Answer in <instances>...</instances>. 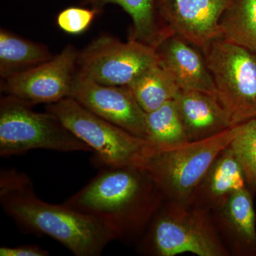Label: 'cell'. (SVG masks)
<instances>
[{
  "mask_svg": "<svg viewBox=\"0 0 256 256\" xmlns=\"http://www.w3.org/2000/svg\"><path fill=\"white\" fill-rule=\"evenodd\" d=\"M166 200L148 173L127 165L101 168L86 186L64 204L101 220L117 240L131 245L140 240Z\"/></svg>",
  "mask_w": 256,
  "mask_h": 256,
  "instance_id": "cell-1",
  "label": "cell"
},
{
  "mask_svg": "<svg viewBox=\"0 0 256 256\" xmlns=\"http://www.w3.org/2000/svg\"><path fill=\"white\" fill-rule=\"evenodd\" d=\"M0 203L5 213L26 233L46 235L76 256H99L117 240L101 220L70 207L52 204L36 196L32 180L14 169L0 173Z\"/></svg>",
  "mask_w": 256,
  "mask_h": 256,
  "instance_id": "cell-2",
  "label": "cell"
},
{
  "mask_svg": "<svg viewBox=\"0 0 256 256\" xmlns=\"http://www.w3.org/2000/svg\"><path fill=\"white\" fill-rule=\"evenodd\" d=\"M136 246L138 254L143 256L190 252L198 256H230L210 210L170 200L156 212Z\"/></svg>",
  "mask_w": 256,
  "mask_h": 256,
  "instance_id": "cell-3",
  "label": "cell"
},
{
  "mask_svg": "<svg viewBox=\"0 0 256 256\" xmlns=\"http://www.w3.org/2000/svg\"><path fill=\"white\" fill-rule=\"evenodd\" d=\"M242 126L237 124L202 140L160 148L148 143L136 166L153 178L166 200L188 203L200 180Z\"/></svg>",
  "mask_w": 256,
  "mask_h": 256,
  "instance_id": "cell-4",
  "label": "cell"
},
{
  "mask_svg": "<svg viewBox=\"0 0 256 256\" xmlns=\"http://www.w3.org/2000/svg\"><path fill=\"white\" fill-rule=\"evenodd\" d=\"M35 149L92 152L54 114L35 112L16 98L3 96L0 100V156L10 158Z\"/></svg>",
  "mask_w": 256,
  "mask_h": 256,
  "instance_id": "cell-5",
  "label": "cell"
},
{
  "mask_svg": "<svg viewBox=\"0 0 256 256\" xmlns=\"http://www.w3.org/2000/svg\"><path fill=\"white\" fill-rule=\"evenodd\" d=\"M68 130L90 146L94 164L101 168L137 165L148 141L92 114L72 98L48 104Z\"/></svg>",
  "mask_w": 256,
  "mask_h": 256,
  "instance_id": "cell-6",
  "label": "cell"
},
{
  "mask_svg": "<svg viewBox=\"0 0 256 256\" xmlns=\"http://www.w3.org/2000/svg\"><path fill=\"white\" fill-rule=\"evenodd\" d=\"M203 54L217 98L234 124L256 118V52L222 37Z\"/></svg>",
  "mask_w": 256,
  "mask_h": 256,
  "instance_id": "cell-7",
  "label": "cell"
},
{
  "mask_svg": "<svg viewBox=\"0 0 256 256\" xmlns=\"http://www.w3.org/2000/svg\"><path fill=\"white\" fill-rule=\"evenodd\" d=\"M159 64L154 47L134 38L124 42L106 34L79 52L77 60L79 72L106 86H128Z\"/></svg>",
  "mask_w": 256,
  "mask_h": 256,
  "instance_id": "cell-8",
  "label": "cell"
},
{
  "mask_svg": "<svg viewBox=\"0 0 256 256\" xmlns=\"http://www.w3.org/2000/svg\"><path fill=\"white\" fill-rule=\"evenodd\" d=\"M78 54L73 45H67L50 60L4 79L2 90L31 106L70 97Z\"/></svg>",
  "mask_w": 256,
  "mask_h": 256,
  "instance_id": "cell-9",
  "label": "cell"
},
{
  "mask_svg": "<svg viewBox=\"0 0 256 256\" xmlns=\"http://www.w3.org/2000/svg\"><path fill=\"white\" fill-rule=\"evenodd\" d=\"M70 97L92 114L146 140V112L128 86L102 85L78 70Z\"/></svg>",
  "mask_w": 256,
  "mask_h": 256,
  "instance_id": "cell-10",
  "label": "cell"
},
{
  "mask_svg": "<svg viewBox=\"0 0 256 256\" xmlns=\"http://www.w3.org/2000/svg\"><path fill=\"white\" fill-rule=\"evenodd\" d=\"M232 0H156L164 28L202 53L222 38L220 21Z\"/></svg>",
  "mask_w": 256,
  "mask_h": 256,
  "instance_id": "cell-11",
  "label": "cell"
},
{
  "mask_svg": "<svg viewBox=\"0 0 256 256\" xmlns=\"http://www.w3.org/2000/svg\"><path fill=\"white\" fill-rule=\"evenodd\" d=\"M254 196L246 188L212 212L214 222L230 256H256V214Z\"/></svg>",
  "mask_w": 256,
  "mask_h": 256,
  "instance_id": "cell-12",
  "label": "cell"
},
{
  "mask_svg": "<svg viewBox=\"0 0 256 256\" xmlns=\"http://www.w3.org/2000/svg\"><path fill=\"white\" fill-rule=\"evenodd\" d=\"M156 50L160 65L172 76L180 89L216 96L214 82L201 50L172 33L161 40Z\"/></svg>",
  "mask_w": 256,
  "mask_h": 256,
  "instance_id": "cell-13",
  "label": "cell"
},
{
  "mask_svg": "<svg viewBox=\"0 0 256 256\" xmlns=\"http://www.w3.org/2000/svg\"><path fill=\"white\" fill-rule=\"evenodd\" d=\"M174 100L190 141L213 137L236 126L216 96L180 89Z\"/></svg>",
  "mask_w": 256,
  "mask_h": 256,
  "instance_id": "cell-14",
  "label": "cell"
},
{
  "mask_svg": "<svg viewBox=\"0 0 256 256\" xmlns=\"http://www.w3.org/2000/svg\"><path fill=\"white\" fill-rule=\"evenodd\" d=\"M246 188L242 168L228 146L210 165L188 204L213 212L224 206L234 193Z\"/></svg>",
  "mask_w": 256,
  "mask_h": 256,
  "instance_id": "cell-15",
  "label": "cell"
},
{
  "mask_svg": "<svg viewBox=\"0 0 256 256\" xmlns=\"http://www.w3.org/2000/svg\"><path fill=\"white\" fill-rule=\"evenodd\" d=\"M82 4L98 12L108 4L118 5L132 20L130 38L154 48L170 34L158 18L156 0H82Z\"/></svg>",
  "mask_w": 256,
  "mask_h": 256,
  "instance_id": "cell-16",
  "label": "cell"
},
{
  "mask_svg": "<svg viewBox=\"0 0 256 256\" xmlns=\"http://www.w3.org/2000/svg\"><path fill=\"white\" fill-rule=\"evenodd\" d=\"M48 47L0 30V76L5 79L53 58Z\"/></svg>",
  "mask_w": 256,
  "mask_h": 256,
  "instance_id": "cell-17",
  "label": "cell"
},
{
  "mask_svg": "<svg viewBox=\"0 0 256 256\" xmlns=\"http://www.w3.org/2000/svg\"><path fill=\"white\" fill-rule=\"evenodd\" d=\"M128 86L146 114L174 100L180 90L172 76L160 64L143 72Z\"/></svg>",
  "mask_w": 256,
  "mask_h": 256,
  "instance_id": "cell-18",
  "label": "cell"
},
{
  "mask_svg": "<svg viewBox=\"0 0 256 256\" xmlns=\"http://www.w3.org/2000/svg\"><path fill=\"white\" fill-rule=\"evenodd\" d=\"M220 26L224 38L256 52V0H232Z\"/></svg>",
  "mask_w": 256,
  "mask_h": 256,
  "instance_id": "cell-19",
  "label": "cell"
},
{
  "mask_svg": "<svg viewBox=\"0 0 256 256\" xmlns=\"http://www.w3.org/2000/svg\"><path fill=\"white\" fill-rule=\"evenodd\" d=\"M146 132L148 146L153 148L190 141L174 100L168 101L146 114Z\"/></svg>",
  "mask_w": 256,
  "mask_h": 256,
  "instance_id": "cell-20",
  "label": "cell"
},
{
  "mask_svg": "<svg viewBox=\"0 0 256 256\" xmlns=\"http://www.w3.org/2000/svg\"><path fill=\"white\" fill-rule=\"evenodd\" d=\"M240 164L247 188L256 194V118L242 124V128L229 144Z\"/></svg>",
  "mask_w": 256,
  "mask_h": 256,
  "instance_id": "cell-21",
  "label": "cell"
},
{
  "mask_svg": "<svg viewBox=\"0 0 256 256\" xmlns=\"http://www.w3.org/2000/svg\"><path fill=\"white\" fill-rule=\"evenodd\" d=\"M100 12L92 8L70 6L64 10L56 18L58 28L66 33L78 35L86 31Z\"/></svg>",
  "mask_w": 256,
  "mask_h": 256,
  "instance_id": "cell-22",
  "label": "cell"
},
{
  "mask_svg": "<svg viewBox=\"0 0 256 256\" xmlns=\"http://www.w3.org/2000/svg\"><path fill=\"white\" fill-rule=\"evenodd\" d=\"M50 252L36 245L0 248L1 256H48Z\"/></svg>",
  "mask_w": 256,
  "mask_h": 256,
  "instance_id": "cell-23",
  "label": "cell"
}]
</instances>
